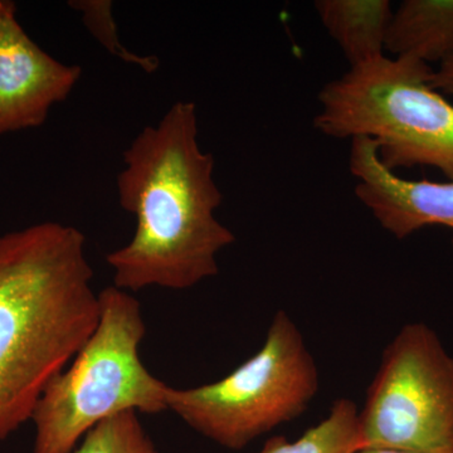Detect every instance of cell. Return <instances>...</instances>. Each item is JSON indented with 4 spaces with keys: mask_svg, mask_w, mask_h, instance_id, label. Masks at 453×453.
<instances>
[{
    "mask_svg": "<svg viewBox=\"0 0 453 453\" xmlns=\"http://www.w3.org/2000/svg\"><path fill=\"white\" fill-rule=\"evenodd\" d=\"M214 169L213 155L198 142L192 101H178L133 140L118 195L122 210L135 217V234L106 256L113 286L188 290L217 276V258L235 235L217 219L223 195Z\"/></svg>",
    "mask_w": 453,
    "mask_h": 453,
    "instance_id": "6da1fadb",
    "label": "cell"
},
{
    "mask_svg": "<svg viewBox=\"0 0 453 453\" xmlns=\"http://www.w3.org/2000/svg\"><path fill=\"white\" fill-rule=\"evenodd\" d=\"M80 229L37 223L0 234V443L31 421L50 381L100 315Z\"/></svg>",
    "mask_w": 453,
    "mask_h": 453,
    "instance_id": "7a4b0ae2",
    "label": "cell"
},
{
    "mask_svg": "<svg viewBox=\"0 0 453 453\" xmlns=\"http://www.w3.org/2000/svg\"><path fill=\"white\" fill-rule=\"evenodd\" d=\"M98 301L94 333L35 405L33 453H73L92 428L116 414L168 411L170 387L140 357L146 325L139 301L113 285L98 292Z\"/></svg>",
    "mask_w": 453,
    "mask_h": 453,
    "instance_id": "3957f363",
    "label": "cell"
},
{
    "mask_svg": "<svg viewBox=\"0 0 453 453\" xmlns=\"http://www.w3.org/2000/svg\"><path fill=\"white\" fill-rule=\"evenodd\" d=\"M432 73L412 57L354 65L321 89L315 127L329 138L372 140L393 172L428 166L453 180V105L431 85Z\"/></svg>",
    "mask_w": 453,
    "mask_h": 453,
    "instance_id": "277c9868",
    "label": "cell"
},
{
    "mask_svg": "<svg viewBox=\"0 0 453 453\" xmlns=\"http://www.w3.org/2000/svg\"><path fill=\"white\" fill-rule=\"evenodd\" d=\"M319 369L296 323L283 310L257 353L222 380L168 392V411L217 445L240 451L308 410Z\"/></svg>",
    "mask_w": 453,
    "mask_h": 453,
    "instance_id": "5b68a950",
    "label": "cell"
},
{
    "mask_svg": "<svg viewBox=\"0 0 453 453\" xmlns=\"http://www.w3.org/2000/svg\"><path fill=\"white\" fill-rule=\"evenodd\" d=\"M362 449L453 453V357L423 323L390 340L359 411Z\"/></svg>",
    "mask_w": 453,
    "mask_h": 453,
    "instance_id": "8992f818",
    "label": "cell"
},
{
    "mask_svg": "<svg viewBox=\"0 0 453 453\" xmlns=\"http://www.w3.org/2000/svg\"><path fill=\"white\" fill-rule=\"evenodd\" d=\"M81 76L80 65L42 50L17 19L16 4L0 0V136L41 127Z\"/></svg>",
    "mask_w": 453,
    "mask_h": 453,
    "instance_id": "52a82bcc",
    "label": "cell"
},
{
    "mask_svg": "<svg viewBox=\"0 0 453 453\" xmlns=\"http://www.w3.org/2000/svg\"><path fill=\"white\" fill-rule=\"evenodd\" d=\"M349 169L357 180V198L398 240L428 226L453 231V180L399 177L381 163L377 145L368 138L351 140Z\"/></svg>",
    "mask_w": 453,
    "mask_h": 453,
    "instance_id": "ba28073f",
    "label": "cell"
},
{
    "mask_svg": "<svg viewBox=\"0 0 453 453\" xmlns=\"http://www.w3.org/2000/svg\"><path fill=\"white\" fill-rule=\"evenodd\" d=\"M315 9L350 67L384 56L395 12L389 0H316Z\"/></svg>",
    "mask_w": 453,
    "mask_h": 453,
    "instance_id": "9c48e42d",
    "label": "cell"
},
{
    "mask_svg": "<svg viewBox=\"0 0 453 453\" xmlns=\"http://www.w3.org/2000/svg\"><path fill=\"white\" fill-rule=\"evenodd\" d=\"M386 50L438 65L453 53V0H404L393 12Z\"/></svg>",
    "mask_w": 453,
    "mask_h": 453,
    "instance_id": "30bf717a",
    "label": "cell"
},
{
    "mask_svg": "<svg viewBox=\"0 0 453 453\" xmlns=\"http://www.w3.org/2000/svg\"><path fill=\"white\" fill-rule=\"evenodd\" d=\"M360 449L359 410L351 399L339 398L323 421L303 436L270 438L257 453H357Z\"/></svg>",
    "mask_w": 453,
    "mask_h": 453,
    "instance_id": "8fae6325",
    "label": "cell"
},
{
    "mask_svg": "<svg viewBox=\"0 0 453 453\" xmlns=\"http://www.w3.org/2000/svg\"><path fill=\"white\" fill-rule=\"evenodd\" d=\"M73 453H159L139 413L124 412L98 423Z\"/></svg>",
    "mask_w": 453,
    "mask_h": 453,
    "instance_id": "7c38bea8",
    "label": "cell"
},
{
    "mask_svg": "<svg viewBox=\"0 0 453 453\" xmlns=\"http://www.w3.org/2000/svg\"><path fill=\"white\" fill-rule=\"evenodd\" d=\"M70 7L80 12L83 25L107 52L118 57L127 64L136 65L148 73L159 68V58L155 56H139L131 52L122 44L119 37L118 26L113 19L112 3L109 0H76L70 2Z\"/></svg>",
    "mask_w": 453,
    "mask_h": 453,
    "instance_id": "4fadbf2b",
    "label": "cell"
},
{
    "mask_svg": "<svg viewBox=\"0 0 453 453\" xmlns=\"http://www.w3.org/2000/svg\"><path fill=\"white\" fill-rule=\"evenodd\" d=\"M431 85L441 94L453 96V53L434 70L431 74Z\"/></svg>",
    "mask_w": 453,
    "mask_h": 453,
    "instance_id": "5bb4252c",
    "label": "cell"
},
{
    "mask_svg": "<svg viewBox=\"0 0 453 453\" xmlns=\"http://www.w3.org/2000/svg\"><path fill=\"white\" fill-rule=\"evenodd\" d=\"M357 453H412L388 449H360Z\"/></svg>",
    "mask_w": 453,
    "mask_h": 453,
    "instance_id": "9a60e30c",
    "label": "cell"
}]
</instances>
